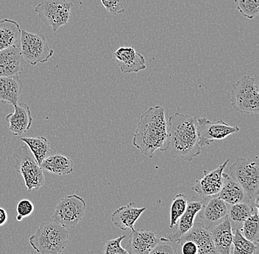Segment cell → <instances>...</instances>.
Returning a JSON list of instances; mask_svg holds the SVG:
<instances>
[{"instance_id":"cell-19","label":"cell","mask_w":259,"mask_h":254,"mask_svg":"<svg viewBox=\"0 0 259 254\" xmlns=\"http://www.w3.org/2000/svg\"><path fill=\"white\" fill-rule=\"evenodd\" d=\"M145 210L146 207L138 208L134 202H131L125 206L116 209L111 215V221L113 226L121 230L132 231L136 223Z\"/></svg>"},{"instance_id":"cell-36","label":"cell","mask_w":259,"mask_h":254,"mask_svg":"<svg viewBox=\"0 0 259 254\" xmlns=\"http://www.w3.org/2000/svg\"><path fill=\"white\" fill-rule=\"evenodd\" d=\"M8 215L7 211L4 208L0 207V226H4L7 223Z\"/></svg>"},{"instance_id":"cell-23","label":"cell","mask_w":259,"mask_h":254,"mask_svg":"<svg viewBox=\"0 0 259 254\" xmlns=\"http://www.w3.org/2000/svg\"><path fill=\"white\" fill-rule=\"evenodd\" d=\"M23 89L18 76L0 77V101L16 106Z\"/></svg>"},{"instance_id":"cell-33","label":"cell","mask_w":259,"mask_h":254,"mask_svg":"<svg viewBox=\"0 0 259 254\" xmlns=\"http://www.w3.org/2000/svg\"><path fill=\"white\" fill-rule=\"evenodd\" d=\"M176 244V242H171L168 238L161 237L159 242L149 254H176L177 246Z\"/></svg>"},{"instance_id":"cell-8","label":"cell","mask_w":259,"mask_h":254,"mask_svg":"<svg viewBox=\"0 0 259 254\" xmlns=\"http://www.w3.org/2000/svg\"><path fill=\"white\" fill-rule=\"evenodd\" d=\"M74 4L68 0H40L34 11L45 25L56 32L60 27L67 25Z\"/></svg>"},{"instance_id":"cell-13","label":"cell","mask_w":259,"mask_h":254,"mask_svg":"<svg viewBox=\"0 0 259 254\" xmlns=\"http://www.w3.org/2000/svg\"><path fill=\"white\" fill-rule=\"evenodd\" d=\"M113 58L124 74L138 73L147 67L145 57L136 51L134 46L118 48L113 53Z\"/></svg>"},{"instance_id":"cell-34","label":"cell","mask_w":259,"mask_h":254,"mask_svg":"<svg viewBox=\"0 0 259 254\" xmlns=\"http://www.w3.org/2000/svg\"><path fill=\"white\" fill-rule=\"evenodd\" d=\"M33 204L28 199H22L19 200V203L17 204L16 206V220L17 221H22L24 218L30 216L34 212Z\"/></svg>"},{"instance_id":"cell-25","label":"cell","mask_w":259,"mask_h":254,"mask_svg":"<svg viewBox=\"0 0 259 254\" xmlns=\"http://www.w3.org/2000/svg\"><path fill=\"white\" fill-rule=\"evenodd\" d=\"M228 218L232 226L233 231L239 229L243 223L258 207L253 206L247 203L236 204V205H228Z\"/></svg>"},{"instance_id":"cell-26","label":"cell","mask_w":259,"mask_h":254,"mask_svg":"<svg viewBox=\"0 0 259 254\" xmlns=\"http://www.w3.org/2000/svg\"><path fill=\"white\" fill-rule=\"evenodd\" d=\"M21 140L28 147L39 166L51 151L50 143L46 137H23L21 138Z\"/></svg>"},{"instance_id":"cell-35","label":"cell","mask_w":259,"mask_h":254,"mask_svg":"<svg viewBox=\"0 0 259 254\" xmlns=\"http://www.w3.org/2000/svg\"><path fill=\"white\" fill-rule=\"evenodd\" d=\"M180 245H181V253L182 254H198V248L192 241H185Z\"/></svg>"},{"instance_id":"cell-2","label":"cell","mask_w":259,"mask_h":254,"mask_svg":"<svg viewBox=\"0 0 259 254\" xmlns=\"http://www.w3.org/2000/svg\"><path fill=\"white\" fill-rule=\"evenodd\" d=\"M168 138V122L161 106L149 108L141 116L134 135L133 145L147 158H153L155 151H161Z\"/></svg>"},{"instance_id":"cell-6","label":"cell","mask_w":259,"mask_h":254,"mask_svg":"<svg viewBox=\"0 0 259 254\" xmlns=\"http://www.w3.org/2000/svg\"><path fill=\"white\" fill-rule=\"evenodd\" d=\"M16 172L23 177L27 190H37L45 184L43 170L27 145H21L13 155Z\"/></svg>"},{"instance_id":"cell-20","label":"cell","mask_w":259,"mask_h":254,"mask_svg":"<svg viewBox=\"0 0 259 254\" xmlns=\"http://www.w3.org/2000/svg\"><path fill=\"white\" fill-rule=\"evenodd\" d=\"M25 62L19 47H11L0 51V77H11L22 74Z\"/></svg>"},{"instance_id":"cell-32","label":"cell","mask_w":259,"mask_h":254,"mask_svg":"<svg viewBox=\"0 0 259 254\" xmlns=\"http://www.w3.org/2000/svg\"><path fill=\"white\" fill-rule=\"evenodd\" d=\"M125 237L126 235H121L107 241L103 247V254H130L125 247L121 246V242Z\"/></svg>"},{"instance_id":"cell-10","label":"cell","mask_w":259,"mask_h":254,"mask_svg":"<svg viewBox=\"0 0 259 254\" xmlns=\"http://www.w3.org/2000/svg\"><path fill=\"white\" fill-rule=\"evenodd\" d=\"M239 127H232L225 121H210L206 118L197 119V133L200 147L208 146L215 140H221L228 136L237 133Z\"/></svg>"},{"instance_id":"cell-17","label":"cell","mask_w":259,"mask_h":254,"mask_svg":"<svg viewBox=\"0 0 259 254\" xmlns=\"http://www.w3.org/2000/svg\"><path fill=\"white\" fill-rule=\"evenodd\" d=\"M202 207V200L194 198L189 200L188 199L187 207H186L185 213L178 221L176 230L168 237V239L171 242L178 243V240L181 238V237L193 227L194 219L197 215L200 213Z\"/></svg>"},{"instance_id":"cell-22","label":"cell","mask_w":259,"mask_h":254,"mask_svg":"<svg viewBox=\"0 0 259 254\" xmlns=\"http://www.w3.org/2000/svg\"><path fill=\"white\" fill-rule=\"evenodd\" d=\"M22 29L16 21L4 19L0 20V51L6 48L19 47Z\"/></svg>"},{"instance_id":"cell-14","label":"cell","mask_w":259,"mask_h":254,"mask_svg":"<svg viewBox=\"0 0 259 254\" xmlns=\"http://www.w3.org/2000/svg\"><path fill=\"white\" fill-rule=\"evenodd\" d=\"M187 240L195 243L198 248V254H218L209 229L202 223H194L193 227L181 237L178 243Z\"/></svg>"},{"instance_id":"cell-11","label":"cell","mask_w":259,"mask_h":254,"mask_svg":"<svg viewBox=\"0 0 259 254\" xmlns=\"http://www.w3.org/2000/svg\"><path fill=\"white\" fill-rule=\"evenodd\" d=\"M229 161V159L227 160L213 171H204L203 177L196 181L192 190L202 199L217 196L221 190L223 186V174Z\"/></svg>"},{"instance_id":"cell-16","label":"cell","mask_w":259,"mask_h":254,"mask_svg":"<svg viewBox=\"0 0 259 254\" xmlns=\"http://www.w3.org/2000/svg\"><path fill=\"white\" fill-rule=\"evenodd\" d=\"M6 120L9 123L8 129L15 136H20L27 132L33 121L30 107L25 103L14 106V113L8 114Z\"/></svg>"},{"instance_id":"cell-30","label":"cell","mask_w":259,"mask_h":254,"mask_svg":"<svg viewBox=\"0 0 259 254\" xmlns=\"http://www.w3.org/2000/svg\"><path fill=\"white\" fill-rule=\"evenodd\" d=\"M238 11L244 17L252 19L259 14V0H234Z\"/></svg>"},{"instance_id":"cell-3","label":"cell","mask_w":259,"mask_h":254,"mask_svg":"<svg viewBox=\"0 0 259 254\" xmlns=\"http://www.w3.org/2000/svg\"><path fill=\"white\" fill-rule=\"evenodd\" d=\"M69 239L66 228L53 221L42 223L29 239V243L38 253L59 254L67 246Z\"/></svg>"},{"instance_id":"cell-15","label":"cell","mask_w":259,"mask_h":254,"mask_svg":"<svg viewBox=\"0 0 259 254\" xmlns=\"http://www.w3.org/2000/svg\"><path fill=\"white\" fill-rule=\"evenodd\" d=\"M159 240L155 231L134 229L125 249L130 254H149Z\"/></svg>"},{"instance_id":"cell-5","label":"cell","mask_w":259,"mask_h":254,"mask_svg":"<svg viewBox=\"0 0 259 254\" xmlns=\"http://www.w3.org/2000/svg\"><path fill=\"white\" fill-rule=\"evenodd\" d=\"M231 104L234 110L239 113L258 114L259 90L253 77L243 76L233 85Z\"/></svg>"},{"instance_id":"cell-21","label":"cell","mask_w":259,"mask_h":254,"mask_svg":"<svg viewBox=\"0 0 259 254\" xmlns=\"http://www.w3.org/2000/svg\"><path fill=\"white\" fill-rule=\"evenodd\" d=\"M218 197L228 205L241 203L252 205L242 187L229 174L224 172L223 174V186Z\"/></svg>"},{"instance_id":"cell-4","label":"cell","mask_w":259,"mask_h":254,"mask_svg":"<svg viewBox=\"0 0 259 254\" xmlns=\"http://www.w3.org/2000/svg\"><path fill=\"white\" fill-rule=\"evenodd\" d=\"M229 173L230 176L242 187L251 204L258 207V163L238 157L230 166Z\"/></svg>"},{"instance_id":"cell-9","label":"cell","mask_w":259,"mask_h":254,"mask_svg":"<svg viewBox=\"0 0 259 254\" xmlns=\"http://www.w3.org/2000/svg\"><path fill=\"white\" fill-rule=\"evenodd\" d=\"M87 210V203L79 195H66L59 200L55 208L53 219L65 228L74 229L82 221Z\"/></svg>"},{"instance_id":"cell-24","label":"cell","mask_w":259,"mask_h":254,"mask_svg":"<svg viewBox=\"0 0 259 254\" xmlns=\"http://www.w3.org/2000/svg\"><path fill=\"white\" fill-rule=\"evenodd\" d=\"M42 170L58 175L64 176L72 174L74 171V163L70 158L62 155H55L48 157L40 164Z\"/></svg>"},{"instance_id":"cell-7","label":"cell","mask_w":259,"mask_h":254,"mask_svg":"<svg viewBox=\"0 0 259 254\" xmlns=\"http://www.w3.org/2000/svg\"><path fill=\"white\" fill-rule=\"evenodd\" d=\"M19 48L24 62L33 66L48 62L54 55V50L50 48L43 34L24 30H22Z\"/></svg>"},{"instance_id":"cell-28","label":"cell","mask_w":259,"mask_h":254,"mask_svg":"<svg viewBox=\"0 0 259 254\" xmlns=\"http://www.w3.org/2000/svg\"><path fill=\"white\" fill-rule=\"evenodd\" d=\"M256 245L244 238L239 229H235L231 254H256L258 250Z\"/></svg>"},{"instance_id":"cell-18","label":"cell","mask_w":259,"mask_h":254,"mask_svg":"<svg viewBox=\"0 0 259 254\" xmlns=\"http://www.w3.org/2000/svg\"><path fill=\"white\" fill-rule=\"evenodd\" d=\"M218 254H231L234 231L228 217L221 223L208 228Z\"/></svg>"},{"instance_id":"cell-12","label":"cell","mask_w":259,"mask_h":254,"mask_svg":"<svg viewBox=\"0 0 259 254\" xmlns=\"http://www.w3.org/2000/svg\"><path fill=\"white\" fill-rule=\"evenodd\" d=\"M200 218L206 227L216 226L228 217V205L217 196L202 199Z\"/></svg>"},{"instance_id":"cell-1","label":"cell","mask_w":259,"mask_h":254,"mask_svg":"<svg viewBox=\"0 0 259 254\" xmlns=\"http://www.w3.org/2000/svg\"><path fill=\"white\" fill-rule=\"evenodd\" d=\"M168 138L161 150L166 156L192 161L201 153L197 133V119L176 113L169 117Z\"/></svg>"},{"instance_id":"cell-27","label":"cell","mask_w":259,"mask_h":254,"mask_svg":"<svg viewBox=\"0 0 259 254\" xmlns=\"http://www.w3.org/2000/svg\"><path fill=\"white\" fill-rule=\"evenodd\" d=\"M244 238L258 244L259 240L258 208L255 209L239 229Z\"/></svg>"},{"instance_id":"cell-31","label":"cell","mask_w":259,"mask_h":254,"mask_svg":"<svg viewBox=\"0 0 259 254\" xmlns=\"http://www.w3.org/2000/svg\"><path fill=\"white\" fill-rule=\"evenodd\" d=\"M105 10L111 15L121 14L128 7L131 0H100Z\"/></svg>"},{"instance_id":"cell-29","label":"cell","mask_w":259,"mask_h":254,"mask_svg":"<svg viewBox=\"0 0 259 254\" xmlns=\"http://www.w3.org/2000/svg\"><path fill=\"white\" fill-rule=\"evenodd\" d=\"M187 204L188 198L184 194L178 193L174 197L170 207V229H173L177 225L180 218L185 213Z\"/></svg>"}]
</instances>
